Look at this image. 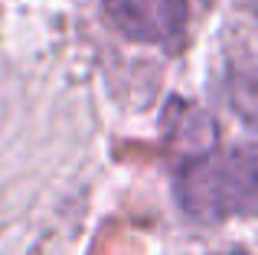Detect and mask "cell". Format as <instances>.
Here are the masks:
<instances>
[{"mask_svg": "<svg viewBox=\"0 0 258 255\" xmlns=\"http://www.w3.org/2000/svg\"><path fill=\"white\" fill-rule=\"evenodd\" d=\"M180 206L200 223L229 216H258V138L232 147H213L186 160L176 180Z\"/></svg>", "mask_w": 258, "mask_h": 255, "instance_id": "6da1fadb", "label": "cell"}, {"mask_svg": "<svg viewBox=\"0 0 258 255\" xmlns=\"http://www.w3.org/2000/svg\"><path fill=\"white\" fill-rule=\"evenodd\" d=\"M108 20L127 39L180 46L186 30V0H105Z\"/></svg>", "mask_w": 258, "mask_h": 255, "instance_id": "7a4b0ae2", "label": "cell"}, {"mask_svg": "<svg viewBox=\"0 0 258 255\" xmlns=\"http://www.w3.org/2000/svg\"><path fill=\"white\" fill-rule=\"evenodd\" d=\"M222 255H248V252H222Z\"/></svg>", "mask_w": 258, "mask_h": 255, "instance_id": "3957f363", "label": "cell"}]
</instances>
